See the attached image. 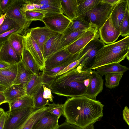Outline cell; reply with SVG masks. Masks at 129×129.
<instances>
[{
  "label": "cell",
  "mask_w": 129,
  "mask_h": 129,
  "mask_svg": "<svg viewBox=\"0 0 129 129\" xmlns=\"http://www.w3.org/2000/svg\"><path fill=\"white\" fill-rule=\"evenodd\" d=\"M42 22L50 30L62 34L68 27L71 20L61 13L45 16Z\"/></svg>",
  "instance_id": "cell-8"
},
{
  "label": "cell",
  "mask_w": 129,
  "mask_h": 129,
  "mask_svg": "<svg viewBox=\"0 0 129 129\" xmlns=\"http://www.w3.org/2000/svg\"><path fill=\"white\" fill-rule=\"evenodd\" d=\"M38 10V11L43 12L47 16L57 13H62L60 8L50 5L32 4Z\"/></svg>",
  "instance_id": "cell-35"
},
{
  "label": "cell",
  "mask_w": 129,
  "mask_h": 129,
  "mask_svg": "<svg viewBox=\"0 0 129 129\" xmlns=\"http://www.w3.org/2000/svg\"><path fill=\"white\" fill-rule=\"evenodd\" d=\"M34 74L20 61L17 64V73L13 84H21L26 87Z\"/></svg>",
  "instance_id": "cell-22"
},
{
  "label": "cell",
  "mask_w": 129,
  "mask_h": 129,
  "mask_svg": "<svg viewBox=\"0 0 129 129\" xmlns=\"http://www.w3.org/2000/svg\"><path fill=\"white\" fill-rule=\"evenodd\" d=\"M56 129H82L74 125L70 124L66 122L59 125Z\"/></svg>",
  "instance_id": "cell-45"
},
{
  "label": "cell",
  "mask_w": 129,
  "mask_h": 129,
  "mask_svg": "<svg viewBox=\"0 0 129 129\" xmlns=\"http://www.w3.org/2000/svg\"><path fill=\"white\" fill-rule=\"evenodd\" d=\"M99 32L100 40L106 44L114 42L120 34V32L113 24L110 15L104 24L99 29Z\"/></svg>",
  "instance_id": "cell-10"
},
{
  "label": "cell",
  "mask_w": 129,
  "mask_h": 129,
  "mask_svg": "<svg viewBox=\"0 0 129 129\" xmlns=\"http://www.w3.org/2000/svg\"><path fill=\"white\" fill-rule=\"evenodd\" d=\"M92 25L82 18L77 17L71 20L68 27L62 34L64 35L80 30H86Z\"/></svg>",
  "instance_id": "cell-27"
},
{
  "label": "cell",
  "mask_w": 129,
  "mask_h": 129,
  "mask_svg": "<svg viewBox=\"0 0 129 129\" xmlns=\"http://www.w3.org/2000/svg\"><path fill=\"white\" fill-rule=\"evenodd\" d=\"M92 71L89 68H84L79 65L54 78L46 86L59 96L71 98L85 95Z\"/></svg>",
  "instance_id": "cell-2"
},
{
  "label": "cell",
  "mask_w": 129,
  "mask_h": 129,
  "mask_svg": "<svg viewBox=\"0 0 129 129\" xmlns=\"http://www.w3.org/2000/svg\"><path fill=\"white\" fill-rule=\"evenodd\" d=\"M8 104L10 112L17 111L28 107H34L33 97L26 95Z\"/></svg>",
  "instance_id": "cell-23"
},
{
  "label": "cell",
  "mask_w": 129,
  "mask_h": 129,
  "mask_svg": "<svg viewBox=\"0 0 129 129\" xmlns=\"http://www.w3.org/2000/svg\"><path fill=\"white\" fill-rule=\"evenodd\" d=\"M11 64L5 62L0 61V69L6 68L10 66Z\"/></svg>",
  "instance_id": "cell-49"
},
{
  "label": "cell",
  "mask_w": 129,
  "mask_h": 129,
  "mask_svg": "<svg viewBox=\"0 0 129 129\" xmlns=\"http://www.w3.org/2000/svg\"><path fill=\"white\" fill-rule=\"evenodd\" d=\"M3 92L5 103H8L26 95V87L21 84H13Z\"/></svg>",
  "instance_id": "cell-19"
},
{
  "label": "cell",
  "mask_w": 129,
  "mask_h": 129,
  "mask_svg": "<svg viewBox=\"0 0 129 129\" xmlns=\"http://www.w3.org/2000/svg\"><path fill=\"white\" fill-rule=\"evenodd\" d=\"M9 113V110L4 111L0 116V129H4L5 122Z\"/></svg>",
  "instance_id": "cell-46"
},
{
  "label": "cell",
  "mask_w": 129,
  "mask_h": 129,
  "mask_svg": "<svg viewBox=\"0 0 129 129\" xmlns=\"http://www.w3.org/2000/svg\"><path fill=\"white\" fill-rule=\"evenodd\" d=\"M27 29L40 47L42 53L45 43L50 37L57 33L46 26L28 28Z\"/></svg>",
  "instance_id": "cell-12"
},
{
  "label": "cell",
  "mask_w": 129,
  "mask_h": 129,
  "mask_svg": "<svg viewBox=\"0 0 129 129\" xmlns=\"http://www.w3.org/2000/svg\"><path fill=\"white\" fill-rule=\"evenodd\" d=\"M59 118L57 116L46 111L34 124L32 129H56L59 125Z\"/></svg>",
  "instance_id": "cell-18"
},
{
  "label": "cell",
  "mask_w": 129,
  "mask_h": 129,
  "mask_svg": "<svg viewBox=\"0 0 129 129\" xmlns=\"http://www.w3.org/2000/svg\"><path fill=\"white\" fill-rule=\"evenodd\" d=\"M123 115L125 121L129 125V110L127 106H125L123 110Z\"/></svg>",
  "instance_id": "cell-47"
},
{
  "label": "cell",
  "mask_w": 129,
  "mask_h": 129,
  "mask_svg": "<svg viewBox=\"0 0 129 129\" xmlns=\"http://www.w3.org/2000/svg\"><path fill=\"white\" fill-rule=\"evenodd\" d=\"M129 52L126 55V59H127L128 60H129Z\"/></svg>",
  "instance_id": "cell-55"
},
{
  "label": "cell",
  "mask_w": 129,
  "mask_h": 129,
  "mask_svg": "<svg viewBox=\"0 0 129 129\" xmlns=\"http://www.w3.org/2000/svg\"><path fill=\"white\" fill-rule=\"evenodd\" d=\"M43 87V96L44 98L51 102H53L54 97L52 93L51 90L46 85H42Z\"/></svg>",
  "instance_id": "cell-42"
},
{
  "label": "cell",
  "mask_w": 129,
  "mask_h": 129,
  "mask_svg": "<svg viewBox=\"0 0 129 129\" xmlns=\"http://www.w3.org/2000/svg\"><path fill=\"white\" fill-rule=\"evenodd\" d=\"M86 30H80L65 35H63L60 42L61 47V49H64L73 42Z\"/></svg>",
  "instance_id": "cell-32"
},
{
  "label": "cell",
  "mask_w": 129,
  "mask_h": 129,
  "mask_svg": "<svg viewBox=\"0 0 129 129\" xmlns=\"http://www.w3.org/2000/svg\"><path fill=\"white\" fill-rule=\"evenodd\" d=\"M123 75V73H111L106 74L105 75V86L110 88L118 86Z\"/></svg>",
  "instance_id": "cell-34"
},
{
  "label": "cell",
  "mask_w": 129,
  "mask_h": 129,
  "mask_svg": "<svg viewBox=\"0 0 129 129\" xmlns=\"http://www.w3.org/2000/svg\"><path fill=\"white\" fill-rule=\"evenodd\" d=\"M19 27H21L18 24L6 15L3 23L0 26V35Z\"/></svg>",
  "instance_id": "cell-36"
},
{
  "label": "cell",
  "mask_w": 129,
  "mask_h": 129,
  "mask_svg": "<svg viewBox=\"0 0 129 129\" xmlns=\"http://www.w3.org/2000/svg\"><path fill=\"white\" fill-rule=\"evenodd\" d=\"M8 40L13 48L21 57L24 47L23 36L18 32L15 33L11 35Z\"/></svg>",
  "instance_id": "cell-30"
},
{
  "label": "cell",
  "mask_w": 129,
  "mask_h": 129,
  "mask_svg": "<svg viewBox=\"0 0 129 129\" xmlns=\"http://www.w3.org/2000/svg\"><path fill=\"white\" fill-rule=\"evenodd\" d=\"M47 106L36 110L18 129H32L36 123L46 113Z\"/></svg>",
  "instance_id": "cell-28"
},
{
  "label": "cell",
  "mask_w": 129,
  "mask_h": 129,
  "mask_svg": "<svg viewBox=\"0 0 129 129\" xmlns=\"http://www.w3.org/2000/svg\"><path fill=\"white\" fill-rule=\"evenodd\" d=\"M104 106L85 95L68 98L63 104L66 122L83 128L93 124L103 116Z\"/></svg>",
  "instance_id": "cell-1"
},
{
  "label": "cell",
  "mask_w": 129,
  "mask_h": 129,
  "mask_svg": "<svg viewBox=\"0 0 129 129\" xmlns=\"http://www.w3.org/2000/svg\"><path fill=\"white\" fill-rule=\"evenodd\" d=\"M6 16L5 14L3 15L0 17V26L3 24Z\"/></svg>",
  "instance_id": "cell-51"
},
{
  "label": "cell",
  "mask_w": 129,
  "mask_h": 129,
  "mask_svg": "<svg viewBox=\"0 0 129 129\" xmlns=\"http://www.w3.org/2000/svg\"><path fill=\"white\" fill-rule=\"evenodd\" d=\"M89 84L87 88L85 95L94 100L101 92L103 89L104 81L102 77L93 70L90 75Z\"/></svg>",
  "instance_id": "cell-13"
},
{
  "label": "cell",
  "mask_w": 129,
  "mask_h": 129,
  "mask_svg": "<svg viewBox=\"0 0 129 129\" xmlns=\"http://www.w3.org/2000/svg\"><path fill=\"white\" fill-rule=\"evenodd\" d=\"M60 5L62 13L65 14L69 19L72 20L76 17L77 0H61Z\"/></svg>",
  "instance_id": "cell-26"
},
{
  "label": "cell",
  "mask_w": 129,
  "mask_h": 129,
  "mask_svg": "<svg viewBox=\"0 0 129 129\" xmlns=\"http://www.w3.org/2000/svg\"><path fill=\"white\" fill-rule=\"evenodd\" d=\"M24 0H13L5 14L9 18L16 22L23 29L28 28L31 23L26 20L24 13L20 8Z\"/></svg>",
  "instance_id": "cell-9"
},
{
  "label": "cell",
  "mask_w": 129,
  "mask_h": 129,
  "mask_svg": "<svg viewBox=\"0 0 129 129\" xmlns=\"http://www.w3.org/2000/svg\"><path fill=\"white\" fill-rule=\"evenodd\" d=\"M129 0H120L113 5L110 14L112 22L116 29L120 32V25L127 8L129 7Z\"/></svg>",
  "instance_id": "cell-16"
},
{
  "label": "cell",
  "mask_w": 129,
  "mask_h": 129,
  "mask_svg": "<svg viewBox=\"0 0 129 129\" xmlns=\"http://www.w3.org/2000/svg\"><path fill=\"white\" fill-rule=\"evenodd\" d=\"M7 88L6 87L0 84V92H3Z\"/></svg>",
  "instance_id": "cell-53"
},
{
  "label": "cell",
  "mask_w": 129,
  "mask_h": 129,
  "mask_svg": "<svg viewBox=\"0 0 129 129\" xmlns=\"http://www.w3.org/2000/svg\"><path fill=\"white\" fill-rule=\"evenodd\" d=\"M80 52L74 55L70 60L60 66L49 70H43L42 74L48 78H52L56 77V74L78 58Z\"/></svg>",
  "instance_id": "cell-31"
},
{
  "label": "cell",
  "mask_w": 129,
  "mask_h": 129,
  "mask_svg": "<svg viewBox=\"0 0 129 129\" xmlns=\"http://www.w3.org/2000/svg\"><path fill=\"white\" fill-rule=\"evenodd\" d=\"M103 1L106 3L111 4L113 5L116 4L120 0H102Z\"/></svg>",
  "instance_id": "cell-48"
},
{
  "label": "cell",
  "mask_w": 129,
  "mask_h": 129,
  "mask_svg": "<svg viewBox=\"0 0 129 129\" xmlns=\"http://www.w3.org/2000/svg\"><path fill=\"white\" fill-rule=\"evenodd\" d=\"M23 29L20 27H17L0 35V43L8 40L11 35L13 33L18 32L20 34Z\"/></svg>",
  "instance_id": "cell-41"
},
{
  "label": "cell",
  "mask_w": 129,
  "mask_h": 129,
  "mask_svg": "<svg viewBox=\"0 0 129 129\" xmlns=\"http://www.w3.org/2000/svg\"><path fill=\"white\" fill-rule=\"evenodd\" d=\"M113 5L101 0L100 2L92 10L79 17L82 18L91 25L96 26L99 30L109 17Z\"/></svg>",
  "instance_id": "cell-4"
},
{
  "label": "cell",
  "mask_w": 129,
  "mask_h": 129,
  "mask_svg": "<svg viewBox=\"0 0 129 129\" xmlns=\"http://www.w3.org/2000/svg\"><path fill=\"white\" fill-rule=\"evenodd\" d=\"M129 36L117 42L105 45L97 52L91 64V69L107 64L120 63L129 52Z\"/></svg>",
  "instance_id": "cell-3"
},
{
  "label": "cell",
  "mask_w": 129,
  "mask_h": 129,
  "mask_svg": "<svg viewBox=\"0 0 129 129\" xmlns=\"http://www.w3.org/2000/svg\"><path fill=\"white\" fill-rule=\"evenodd\" d=\"M129 16L128 7L126 9L124 17L120 25V35L123 37H126L129 36Z\"/></svg>",
  "instance_id": "cell-40"
},
{
  "label": "cell",
  "mask_w": 129,
  "mask_h": 129,
  "mask_svg": "<svg viewBox=\"0 0 129 129\" xmlns=\"http://www.w3.org/2000/svg\"><path fill=\"white\" fill-rule=\"evenodd\" d=\"M20 61L33 74L39 76L41 75L39 66L31 53L24 46Z\"/></svg>",
  "instance_id": "cell-21"
},
{
  "label": "cell",
  "mask_w": 129,
  "mask_h": 129,
  "mask_svg": "<svg viewBox=\"0 0 129 129\" xmlns=\"http://www.w3.org/2000/svg\"><path fill=\"white\" fill-rule=\"evenodd\" d=\"M43 90L42 85L32 96L34 100V107L35 110L45 107L49 103V101L43 97Z\"/></svg>",
  "instance_id": "cell-33"
},
{
  "label": "cell",
  "mask_w": 129,
  "mask_h": 129,
  "mask_svg": "<svg viewBox=\"0 0 129 129\" xmlns=\"http://www.w3.org/2000/svg\"><path fill=\"white\" fill-rule=\"evenodd\" d=\"M62 33H57L50 37L45 43L43 54L45 60L49 56L61 50L60 46Z\"/></svg>",
  "instance_id": "cell-17"
},
{
  "label": "cell",
  "mask_w": 129,
  "mask_h": 129,
  "mask_svg": "<svg viewBox=\"0 0 129 129\" xmlns=\"http://www.w3.org/2000/svg\"><path fill=\"white\" fill-rule=\"evenodd\" d=\"M101 0H77L76 17L83 16L92 10Z\"/></svg>",
  "instance_id": "cell-24"
},
{
  "label": "cell",
  "mask_w": 129,
  "mask_h": 129,
  "mask_svg": "<svg viewBox=\"0 0 129 129\" xmlns=\"http://www.w3.org/2000/svg\"><path fill=\"white\" fill-rule=\"evenodd\" d=\"M21 57L17 53L8 40L0 43V61L11 64H17Z\"/></svg>",
  "instance_id": "cell-14"
},
{
  "label": "cell",
  "mask_w": 129,
  "mask_h": 129,
  "mask_svg": "<svg viewBox=\"0 0 129 129\" xmlns=\"http://www.w3.org/2000/svg\"><path fill=\"white\" fill-rule=\"evenodd\" d=\"M46 109L47 112L53 114L57 116L59 118L63 114V104H55L53 103H49Z\"/></svg>",
  "instance_id": "cell-39"
},
{
  "label": "cell",
  "mask_w": 129,
  "mask_h": 129,
  "mask_svg": "<svg viewBox=\"0 0 129 129\" xmlns=\"http://www.w3.org/2000/svg\"><path fill=\"white\" fill-rule=\"evenodd\" d=\"M20 34L23 37L24 47L32 55L39 66L40 70L43 71L44 69L45 60L40 47L29 35L27 29H23Z\"/></svg>",
  "instance_id": "cell-7"
},
{
  "label": "cell",
  "mask_w": 129,
  "mask_h": 129,
  "mask_svg": "<svg viewBox=\"0 0 129 129\" xmlns=\"http://www.w3.org/2000/svg\"><path fill=\"white\" fill-rule=\"evenodd\" d=\"M35 110L34 107H28L17 111H9L4 129H18Z\"/></svg>",
  "instance_id": "cell-6"
},
{
  "label": "cell",
  "mask_w": 129,
  "mask_h": 129,
  "mask_svg": "<svg viewBox=\"0 0 129 129\" xmlns=\"http://www.w3.org/2000/svg\"><path fill=\"white\" fill-rule=\"evenodd\" d=\"M5 103V98L3 92H0V105Z\"/></svg>",
  "instance_id": "cell-50"
},
{
  "label": "cell",
  "mask_w": 129,
  "mask_h": 129,
  "mask_svg": "<svg viewBox=\"0 0 129 129\" xmlns=\"http://www.w3.org/2000/svg\"><path fill=\"white\" fill-rule=\"evenodd\" d=\"M13 0H0V9L2 13H6Z\"/></svg>",
  "instance_id": "cell-43"
},
{
  "label": "cell",
  "mask_w": 129,
  "mask_h": 129,
  "mask_svg": "<svg viewBox=\"0 0 129 129\" xmlns=\"http://www.w3.org/2000/svg\"><path fill=\"white\" fill-rule=\"evenodd\" d=\"M82 129H94L93 124H91Z\"/></svg>",
  "instance_id": "cell-52"
},
{
  "label": "cell",
  "mask_w": 129,
  "mask_h": 129,
  "mask_svg": "<svg viewBox=\"0 0 129 129\" xmlns=\"http://www.w3.org/2000/svg\"><path fill=\"white\" fill-rule=\"evenodd\" d=\"M44 83L42 74L39 76L34 74L27 84L26 87V95L33 96V94Z\"/></svg>",
  "instance_id": "cell-29"
},
{
  "label": "cell",
  "mask_w": 129,
  "mask_h": 129,
  "mask_svg": "<svg viewBox=\"0 0 129 129\" xmlns=\"http://www.w3.org/2000/svg\"><path fill=\"white\" fill-rule=\"evenodd\" d=\"M21 10L25 12L28 11H37L38 9H36L35 6L31 4L24 3L22 4L20 8Z\"/></svg>",
  "instance_id": "cell-44"
},
{
  "label": "cell",
  "mask_w": 129,
  "mask_h": 129,
  "mask_svg": "<svg viewBox=\"0 0 129 129\" xmlns=\"http://www.w3.org/2000/svg\"><path fill=\"white\" fill-rule=\"evenodd\" d=\"M17 64L0 69V84L8 88L13 84L16 75Z\"/></svg>",
  "instance_id": "cell-20"
},
{
  "label": "cell",
  "mask_w": 129,
  "mask_h": 129,
  "mask_svg": "<svg viewBox=\"0 0 129 129\" xmlns=\"http://www.w3.org/2000/svg\"><path fill=\"white\" fill-rule=\"evenodd\" d=\"M3 14L1 13V10H0V17H1L3 15Z\"/></svg>",
  "instance_id": "cell-56"
},
{
  "label": "cell",
  "mask_w": 129,
  "mask_h": 129,
  "mask_svg": "<svg viewBox=\"0 0 129 129\" xmlns=\"http://www.w3.org/2000/svg\"><path fill=\"white\" fill-rule=\"evenodd\" d=\"M26 20L31 22L33 21L39 20L42 22L45 14L42 12L35 11H28L24 13Z\"/></svg>",
  "instance_id": "cell-37"
},
{
  "label": "cell",
  "mask_w": 129,
  "mask_h": 129,
  "mask_svg": "<svg viewBox=\"0 0 129 129\" xmlns=\"http://www.w3.org/2000/svg\"><path fill=\"white\" fill-rule=\"evenodd\" d=\"M99 37L97 27L92 25L88 29L76 40L64 49L73 55L80 51L91 41Z\"/></svg>",
  "instance_id": "cell-5"
},
{
  "label": "cell",
  "mask_w": 129,
  "mask_h": 129,
  "mask_svg": "<svg viewBox=\"0 0 129 129\" xmlns=\"http://www.w3.org/2000/svg\"><path fill=\"white\" fill-rule=\"evenodd\" d=\"M99 37H96L91 41L83 49L87 51L79 65L84 68L92 63L98 51L105 45Z\"/></svg>",
  "instance_id": "cell-11"
},
{
  "label": "cell",
  "mask_w": 129,
  "mask_h": 129,
  "mask_svg": "<svg viewBox=\"0 0 129 129\" xmlns=\"http://www.w3.org/2000/svg\"><path fill=\"white\" fill-rule=\"evenodd\" d=\"M102 77L107 74L114 73H123L129 70L128 68L120 63H114L101 66L95 69Z\"/></svg>",
  "instance_id": "cell-25"
},
{
  "label": "cell",
  "mask_w": 129,
  "mask_h": 129,
  "mask_svg": "<svg viewBox=\"0 0 129 129\" xmlns=\"http://www.w3.org/2000/svg\"><path fill=\"white\" fill-rule=\"evenodd\" d=\"M4 111V110L3 109L0 108V116Z\"/></svg>",
  "instance_id": "cell-54"
},
{
  "label": "cell",
  "mask_w": 129,
  "mask_h": 129,
  "mask_svg": "<svg viewBox=\"0 0 129 129\" xmlns=\"http://www.w3.org/2000/svg\"><path fill=\"white\" fill-rule=\"evenodd\" d=\"M74 55L65 49H62L52 55L45 60L44 70H49L60 66L70 60Z\"/></svg>",
  "instance_id": "cell-15"
},
{
  "label": "cell",
  "mask_w": 129,
  "mask_h": 129,
  "mask_svg": "<svg viewBox=\"0 0 129 129\" xmlns=\"http://www.w3.org/2000/svg\"><path fill=\"white\" fill-rule=\"evenodd\" d=\"M24 3L37 5H47L60 9L61 0H24Z\"/></svg>",
  "instance_id": "cell-38"
}]
</instances>
